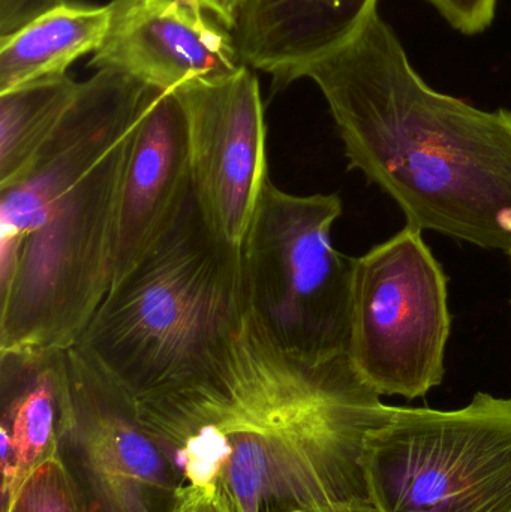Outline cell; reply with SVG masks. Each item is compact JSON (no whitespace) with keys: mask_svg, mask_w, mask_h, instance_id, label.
<instances>
[{"mask_svg":"<svg viewBox=\"0 0 511 512\" xmlns=\"http://www.w3.org/2000/svg\"><path fill=\"white\" fill-rule=\"evenodd\" d=\"M380 397L347 355L293 357L248 309L203 373L137 403L182 504L218 495L233 512H284L368 498L366 436L390 411Z\"/></svg>","mask_w":511,"mask_h":512,"instance_id":"obj_1","label":"cell"},{"mask_svg":"<svg viewBox=\"0 0 511 512\" xmlns=\"http://www.w3.org/2000/svg\"><path fill=\"white\" fill-rule=\"evenodd\" d=\"M350 170L398 203L407 225L511 254V111L432 89L374 12L312 63Z\"/></svg>","mask_w":511,"mask_h":512,"instance_id":"obj_2","label":"cell"},{"mask_svg":"<svg viewBox=\"0 0 511 512\" xmlns=\"http://www.w3.org/2000/svg\"><path fill=\"white\" fill-rule=\"evenodd\" d=\"M246 310L242 248L207 227L192 192L167 234L111 286L74 346L141 402L203 373Z\"/></svg>","mask_w":511,"mask_h":512,"instance_id":"obj_3","label":"cell"},{"mask_svg":"<svg viewBox=\"0 0 511 512\" xmlns=\"http://www.w3.org/2000/svg\"><path fill=\"white\" fill-rule=\"evenodd\" d=\"M132 132L66 189L24 240L14 282L0 298V349L71 348L107 297Z\"/></svg>","mask_w":511,"mask_h":512,"instance_id":"obj_4","label":"cell"},{"mask_svg":"<svg viewBox=\"0 0 511 512\" xmlns=\"http://www.w3.org/2000/svg\"><path fill=\"white\" fill-rule=\"evenodd\" d=\"M338 195H293L267 183L242 245L248 309L287 354L347 355L353 258L332 243Z\"/></svg>","mask_w":511,"mask_h":512,"instance_id":"obj_5","label":"cell"},{"mask_svg":"<svg viewBox=\"0 0 511 512\" xmlns=\"http://www.w3.org/2000/svg\"><path fill=\"white\" fill-rule=\"evenodd\" d=\"M362 465L381 512H511V397L477 393L456 411L390 406Z\"/></svg>","mask_w":511,"mask_h":512,"instance_id":"obj_6","label":"cell"},{"mask_svg":"<svg viewBox=\"0 0 511 512\" xmlns=\"http://www.w3.org/2000/svg\"><path fill=\"white\" fill-rule=\"evenodd\" d=\"M422 233L407 225L353 258L347 357L380 396L419 399L443 382L447 277Z\"/></svg>","mask_w":511,"mask_h":512,"instance_id":"obj_7","label":"cell"},{"mask_svg":"<svg viewBox=\"0 0 511 512\" xmlns=\"http://www.w3.org/2000/svg\"><path fill=\"white\" fill-rule=\"evenodd\" d=\"M66 364L56 451L89 511L179 512V472L137 400L77 346L66 349Z\"/></svg>","mask_w":511,"mask_h":512,"instance_id":"obj_8","label":"cell"},{"mask_svg":"<svg viewBox=\"0 0 511 512\" xmlns=\"http://www.w3.org/2000/svg\"><path fill=\"white\" fill-rule=\"evenodd\" d=\"M188 122L192 192L207 227L242 248L264 189L267 128L257 75L248 66L230 77L176 89Z\"/></svg>","mask_w":511,"mask_h":512,"instance_id":"obj_9","label":"cell"},{"mask_svg":"<svg viewBox=\"0 0 511 512\" xmlns=\"http://www.w3.org/2000/svg\"><path fill=\"white\" fill-rule=\"evenodd\" d=\"M152 87L111 69L80 83L77 98L30 167L0 188V295L14 282L26 237L48 207L131 135Z\"/></svg>","mask_w":511,"mask_h":512,"instance_id":"obj_10","label":"cell"},{"mask_svg":"<svg viewBox=\"0 0 511 512\" xmlns=\"http://www.w3.org/2000/svg\"><path fill=\"white\" fill-rule=\"evenodd\" d=\"M107 36L90 68L123 72L146 86L176 90L242 69L233 32L180 0H113Z\"/></svg>","mask_w":511,"mask_h":512,"instance_id":"obj_11","label":"cell"},{"mask_svg":"<svg viewBox=\"0 0 511 512\" xmlns=\"http://www.w3.org/2000/svg\"><path fill=\"white\" fill-rule=\"evenodd\" d=\"M191 195L185 108L176 90L152 87L123 170L111 286L167 234Z\"/></svg>","mask_w":511,"mask_h":512,"instance_id":"obj_12","label":"cell"},{"mask_svg":"<svg viewBox=\"0 0 511 512\" xmlns=\"http://www.w3.org/2000/svg\"><path fill=\"white\" fill-rule=\"evenodd\" d=\"M378 0H240L233 35L243 65L284 89L347 44Z\"/></svg>","mask_w":511,"mask_h":512,"instance_id":"obj_13","label":"cell"},{"mask_svg":"<svg viewBox=\"0 0 511 512\" xmlns=\"http://www.w3.org/2000/svg\"><path fill=\"white\" fill-rule=\"evenodd\" d=\"M2 511L56 451L68 396L66 349H0Z\"/></svg>","mask_w":511,"mask_h":512,"instance_id":"obj_14","label":"cell"},{"mask_svg":"<svg viewBox=\"0 0 511 512\" xmlns=\"http://www.w3.org/2000/svg\"><path fill=\"white\" fill-rule=\"evenodd\" d=\"M110 18V5L65 2L0 36V93L66 75L72 63L101 47Z\"/></svg>","mask_w":511,"mask_h":512,"instance_id":"obj_15","label":"cell"},{"mask_svg":"<svg viewBox=\"0 0 511 512\" xmlns=\"http://www.w3.org/2000/svg\"><path fill=\"white\" fill-rule=\"evenodd\" d=\"M78 89L80 83L66 74L0 93V188L15 182L35 161Z\"/></svg>","mask_w":511,"mask_h":512,"instance_id":"obj_16","label":"cell"},{"mask_svg":"<svg viewBox=\"0 0 511 512\" xmlns=\"http://www.w3.org/2000/svg\"><path fill=\"white\" fill-rule=\"evenodd\" d=\"M2 512H90L57 451L39 463Z\"/></svg>","mask_w":511,"mask_h":512,"instance_id":"obj_17","label":"cell"},{"mask_svg":"<svg viewBox=\"0 0 511 512\" xmlns=\"http://www.w3.org/2000/svg\"><path fill=\"white\" fill-rule=\"evenodd\" d=\"M464 35H480L495 18L498 0H426Z\"/></svg>","mask_w":511,"mask_h":512,"instance_id":"obj_18","label":"cell"},{"mask_svg":"<svg viewBox=\"0 0 511 512\" xmlns=\"http://www.w3.org/2000/svg\"><path fill=\"white\" fill-rule=\"evenodd\" d=\"M66 0H0V36L11 35Z\"/></svg>","mask_w":511,"mask_h":512,"instance_id":"obj_19","label":"cell"},{"mask_svg":"<svg viewBox=\"0 0 511 512\" xmlns=\"http://www.w3.org/2000/svg\"><path fill=\"white\" fill-rule=\"evenodd\" d=\"M192 8L201 9L233 32L239 17L240 0H180Z\"/></svg>","mask_w":511,"mask_h":512,"instance_id":"obj_20","label":"cell"},{"mask_svg":"<svg viewBox=\"0 0 511 512\" xmlns=\"http://www.w3.org/2000/svg\"><path fill=\"white\" fill-rule=\"evenodd\" d=\"M284 512H381L372 504L371 499H353V501L335 502V504L317 505V507L302 508Z\"/></svg>","mask_w":511,"mask_h":512,"instance_id":"obj_21","label":"cell"},{"mask_svg":"<svg viewBox=\"0 0 511 512\" xmlns=\"http://www.w3.org/2000/svg\"><path fill=\"white\" fill-rule=\"evenodd\" d=\"M179 512H233L227 502L218 495L200 496L180 505Z\"/></svg>","mask_w":511,"mask_h":512,"instance_id":"obj_22","label":"cell"},{"mask_svg":"<svg viewBox=\"0 0 511 512\" xmlns=\"http://www.w3.org/2000/svg\"><path fill=\"white\" fill-rule=\"evenodd\" d=\"M510 256H511V254H510Z\"/></svg>","mask_w":511,"mask_h":512,"instance_id":"obj_23","label":"cell"}]
</instances>
